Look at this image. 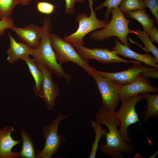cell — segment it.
Instances as JSON below:
<instances>
[{
  "mask_svg": "<svg viewBox=\"0 0 158 158\" xmlns=\"http://www.w3.org/2000/svg\"><path fill=\"white\" fill-rule=\"evenodd\" d=\"M95 121L100 124L106 126L109 129L105 135L106 143H101L99 145L100 151L106 155L113 158H123L124 154H131L135 149L134 145L124 141L120 135L117 127L120 123L113 114L100 106L97 112Z\"/></svg>",
  "mask_w": 158,
  "mask_h": 158,
  "instance_id": "6da1fadb",
  "label": "cell"
},
{
  "mask_svg": "<svg viewBox=\"0 0 158 158\" xmlns=\"http://www.w3.org/2000/svg\"><path fill=\"white\" fill-rule=\"evenodd\" d=\"M43 24V30L40 42L35 48L33 49L32 56L37 63L42 64L58 77L63 78L69 83L71 75L66 73L61 65L58 63L51 45L50 34L53 27L51 18L49 17L45 18Z\"/></svg>",
  "mask_w": 158,
  "mask_h": 158,
  "instance_id": "7a4b0ae2",
  "label": "cell"
},
{
  "mask_svg": "<svg viewBox=\"0 0 158 158\" xmlns=\"http://www.w3.org/2000/svg\"><path fill=\"white\" fill-rule=\"evenodd\" d=\"M110 13L112 15L110 21L102 29L91 32L90 37L96 41L102 42L110 37H116L122 44L130 48L131 46L128 42L127 36L130 33L136 35L137 33L129 28L131 20L125 18L119 6L112 8Z\"/></svg>",
  "mask_w": 158,
  "mask_h": 158,
  "instance_id": "3957f363",
  "label": "cell"
},
{
  "mask_svg": "<svg viewBox=\"0 0 158 158\" xmlns=\"http://www.w3.org/2000/svg\"><path fill=\"white\" fill-rule=\"evenodd\" d=\"M90 9L89 16L86 13H78L76 16V21L78 26L76 31L67 36L64 39L69 43L73 47L84 45L83 38L90 32L103 28L109 22L105 20L98 19L96 12L93 8V0H88Z\"/></svg>",
  "mask_w": 158,
  "mask_h": 158,
  "instance_id": "277c9868",
  "label": "cell"
},
{
  "mask_svg": "<svg viewBox=\"0 0 158 158\" xmlns=\"http://www.w3.org/2000/svg\"><path fill=\"white\" fill-rule=\"evenodd\" d=\"M75 115L59 113L49 124L42 128V134L45 141L44 146L41 150L35 152V158H52L54 154L58 152L61 143L67 142L64 137L58 134L59 124L61 121Z\"/></svg>",
  "mask_w": 158,
  "mask_h": 158,
  "instance_id": "5b68a950",
  "label": "cell"
},
{
  "mask_svg": "<svg viewBox=\"0 0 158 158\" xmlns=\"http://www.w3.org/2000/svg\"><path fill=\"white\" fill-rule=\"evenodd\" d=\"M50 38L56 60L59 65L68 62L75 63L92 77L94 73L93 68L90 66L89 61L83 58L69 43L58 35L51 33Z\"/></svg>",
  "mask_w": 158,
  "mask_h": 158,
  "instance_id": "8992f818",
  "label": "cell"
},
{
  "mask_svg": "<svg viewBox=\"0 0 158 158\" xmlns=\"http://www.w3.org/2000/svg\"><path fill=\"white\" fill-rule=\"evenodd\" d=\"M144 99L142 93H141L122 99L120 109L114 114L120 124L118 132L123 140L128 143L132 142L127 130L130 125L136 124L138 122L142 129L135 106L138 102Z\"/></svg>",
  "mask_w": 158,
  "mask_h": 158,
  "instance_id": "52a82bcc",
  "label": "cell"
},
{
  "mask_svg": "<svg viewBox=\"0 0 158 158\" xmlns=\"http://www.w3.org/2000/svg\"><path fill=\"white\" fill-rule=\"evenodd\" d=\"M94 71L92 77L99 92L102 102V106L105 110L114 114L121 100L118 91L121 85L112 79L102 77Z\"/></svg>",
  "mask_w": 158,
  "mask_h": 158,
  "instance_id": "ba28073f",
  "label": "cell"
},
{
  "mask_svg": "<svg viewBox=\"0 0 158 158\" xmlns=\"http://www.w3.org/2000/svg\"><path fill=\"white\" fill-rule=\"evenodd\" d=\"M77 52L84 59L89 61L95 59L103 63H131L134 64L141 62L136 60H128L121 58L108 48H87L84 45L75 47Z\"/></svg>",
  "mask_w": 158,
  "mask_h": 158,
  "instance_id": "9c48e42d",
  "label": "cell"
},
{
  "mask_svg": "<svg viewBox=\"0 0 158 158\" xmlns=\"http://www.w3.org/2000/svg\"><path fill=\"white\" fill-rule=\"evenodd\" d=\"M141 62L134 64L132 67L121 71L106 72L97 71L93 68L95 72L100 75L109 78L115 81L121 85L130 84L135 80L141 73L148 70L150 68Z\"/></svg>",
  "mask_w": 158,
  "mask_h": 158,
  "instance_id": "30bf717a",
  "label": "cell"
},
{
  "mask_svg": "<svg viewBox=\"0 0 158 158\" xmlns=\"http://www.w3.org/2000/svg\"><path fill=\"white\" fill-rule=\"evenodd\" d=\"M37 63L43 76L42 98L48 109L51 110L54 108L56 99L59 94V87L52 81V73L42 64Z\"/></svg>",
  "mask_w": 158,
  "mask_h": 158,
  "instance_id": "8fae6325",
  "label": "cell"
},
{
  "mask_svg": "<svg viewBox=\"0 0 158 158\" xmlns=\"http://www.w3.org/2000/svg\"><path fill=\"white\" fill-rule=\"evenodd\" d=\"M158 91L157 87L152 85L147 78L140 74L133 82L128 84L121 85L118 91L121 100L145 92L155 93Z\"/></svg>",
  "mask_w": 158,
  "mask_h": 158,
  "instance_id": "7c38bea8",
  "label": "cell"
},
{
  "mask_svg": "<svg viewBox=\"0 0 158 158\" xmlns=\"http://www.w3.org/2000/svg\"><path fill=\"white\" fill-rule=\"evenodd\" d=\"M11 29L18 36L21 42L32 49L39 45L42 34L43 27L31 23L23 28L14 26Z\"/></svg>",
  "mask_w": 158,
  "mask_h": 158,
  "instance_id": "4fadbf2b",
  "label": "cell"
},
{
  "mask_svg": "<svg viewBox=\"0 0 158 158\" xmlns=\"http://www.w3.org/2000/svg\"><path fill=\"white\" fill-rule=\"evenodd\" d=\"M15 130L14 127L11 125L6 126L3 129H0V158L20 157L19 152L12 151L14 146L21 142V140H15L12 137L11 134Z\"/></svg>",
  "mask_w": 158,
  "mask_h": 158,
  "instance_id": "5bb4252c",
  "label": "cell"
},
{
  "mask_svg": "<svg viewBox=\"0 0 158 158\" xmlns=\"http://www.w3.org/2000/svg\"><path fill=\"white\" fill-rule=\"evenodd\" d=\"M118 55L122 56L123 58H129L143 62L145 64L158 68V60L154 56L149 55L148 53L140 54L132 50L126 46L122 44L117 38L115 41V45L111 49Z\"/></svg>",
  "mask_w": 158,
  "mask_h": 158,
  "instance_id": "9a60e30c",
  "label": "cell"
},
{
  "mask_svg": "<svg viewBox=\"0 0 158 158\" xmlns=\"http://www.w3.org/2000/svg\"><path fill=\"white\" fill-rule=\"evenodd\" d=\"M8 33L10 46L6 52L8 62L13 63L18 60L21 59L24 57L32 56L33 49L22 42L17 41L8 30Z\"/></svg>",
  "mask_w": 158,
  "mask_h": 158,
  "instance_id": "2e32d148",
  "label": "cell"
},
{
  "mask_svg": "<svg viewBox=\"0 0 158 158\" xmlns=\"http://www.w3.org/2000/svg\"><path fill=\"white\" fill-rule=\"evenodd\" d=\"M27 64L29 71L35 81L33 91L36 95L42 98L43 97L42 87L43 76L42 71L37 63L29 56L23 57L21 59Z\"/></svg>",
  "mask_w": 158,
  "mask_h": 158,
  "instance_id": "e0dca14e",
  "label": "cell"
},
{
  "mask_svg": "<svg viewBox=\"0 0 158 158\" xmlns=\"http://www.w3.org/2000/svg\"><path fill=\"white\" fill-rule=\"evenodd\" d=\"M124 14L127 18L134 19L138 21L142 25L143 30L149 34L150 31L154 26L155 20L151 18L145 9H138Z\"/></svg>",
  "mask_w": 158,
  "mask_h": 158,
  "instance_id": "ac0fdd59",
  "label": "cell"
},
{
  "mask_svg": "<svg viewBox=\"0 0 158 158\" xmlns=\"http://www.w3.org/2000/svg\"><path fill=\"white\" fill-rule=\"evenodd\" d=\"M22 146L19 152L22 158H35L34 143L30 134L25 129H21Z\"/></svg>",
  "mask_w": 158,
  "mask_h": 158,
  "instance_id": "d6986e66",
  "label": "cell"
},
{
  "mask_svg": "<svg viewBox=\"0 0 158 158\" xmlns=\"http://www.w3.org/2000/svg\"><path fill=\"white\" fill-rule=\"evenodd\" d=\"M144 98L147 102V107L144 112L145 122L150 116L155 118H158V94L152 95L149 92L142 93Z\"/></svg>",
  "mask_w": 158,
  "mask_h": 158,
  "instance_id": "ffe728a7",
  "label": "cell"
},
{
  "mask_svg": "<svg viewBox=\"0 0 158 158\" xmlns=\"http://www.w3.org/2000/svg\"><path fill=\"white\" fill-rule=\"evenodd\" d=\"M91 127L94 129L93 133H95V139L92 145L91 150L89 153V158H95L97 151L99 147L98 145L99 140L103 135H105L107 132V129H102V124L96 123L95 120L91 121Z\"/></svg>",
  "mask_w": 158,
  "mask_h": 158,
  "instance_id": "44dd1931",
  "label": "cell"
},
{
  "mask_svg": "<svg viewBox=\"0 0 158 158\" xmlns=\"http://www.w3.org/2000/svg\"><path fill=\"white\" fill-rule=\"evenodd\" d=\"M134 30L137 33L135 35L143 43L144 47L142 48L146 53H148L150 51L151 52L158 60V49L150 40L149 34L139 29H135Z\"/></svg>",
  "mask_w": 158,
  "mask_h": 158,
  "instance_id": "7402d4cb",
  "label": "cell"
},
{
  "mask_svg": "<svg viewBox=\"0 0 158 158\" xmlns=\"http://www.w3.org/2000/svg\"><path fill=\"white\" fill-rule=\"evenodd\" d=\"M119 7L124 14L138 9H145L147 8L142 0H123Z\"/></svg>",
  "mask_w": 158,
  "mask_h": 158,
  "instance_id": "603a6c76",
  "label": "cell"
},
{
  "mask_svg": "<svg viewBox=\"0 0 158 158\" xmlns=\"http://www.w3.org/2000/svg\"><path fill=\"white\" fill-rule=\"evenodd\" d=\"M18 0H0V20L11 17Z\"/></svg>",
  "mask_w": 158,
  "mask_h": 158,
  "instance_id": "cb8c5ba5",
  "label": "cell"
},
{
  "mask_svg": "<svg viewBox=\"0 0 158 158\" xmlns=\"http://www.w3.org/2000/svg\"><path fill=\"white\" fill-rule=\"evenodd\" d=\"M123 0H105L100 5L95 8V10L102 9L104 7L107 8L104 15L105 20L109 22V18L111 9L116 7L119 6Z\"/></svg>",
  "mask_w": 158,
  "mask_h": 158,
  "instance_id": "d4e9b609",
  "label": "cell"
},
{
  "mask_svg": "<svg viewBox=\"0 0 158 158\" xmlns=\"http://www.w3.org/2000/svg\"><path fill=\"white\" fill-rule=\"evenodd\" d=\"M56 6L49 2L40 1L36 5V8L40 13L47 15H50L54 11Z\"/></svg>",
  "mask_w": 158,
  "mask_h": 158,
  "instance_id": "484cf974",
  "label": "cell"
},
{
  "mask_svg": "<svg viewBox=\"0 0 158 158\" xmlns=\"http://www.w3.org/2000/svg\"><path fill=\"white\" fill-rule=\"evenodd\" d=\"M147 8H149L155 17V20L158 24V0H142Z\"/></svg>",
  "mask_w": 158,
  "mask_h": 158,
  "instance_id": "4316f807",
  "label": "cell"
},
{
  "mask_svg": "<svg viewBox=\"0 0 158 158\" xmlns=\"http://www.w3.org/2000/svg\"><path fill=\"white\" fill-rule=\"evenodd\" d=\"M15 26L14 20L11 17L0 20V37L4 34L6 29H11Z\"/></svg>",
  "mask_w": 158,
  "mask_h": 158,
  "instance_id": "83f0119b",
  "label": "cell"
},
{
  "mask_svg": "<svg viewBox=\"0 0 158 158\" xmlns=\"http://www.w3.org/2000/svg\"><path fill=\"white\" fill-rule=\"evenodd\" d=\"M65 2V13L71 14L74 12V6L76 3H82L85 0H64Z\"/></svg>",
  "mask_w": 158,
  "mask_h": 158,
  "instance_id": "f1b7e54d",
  "label": "cell"
},
{
  "mask_svg": "<svg viewBox=\"0 0 158 158\" xmlns=\"http://www.w3.org/2000/svg\"><path fill=\"white\" fill-rule=\"evenodd\" d=\"M158 68H150L146 71L140 73L142 76L148 78L151 77L157 78H158Z\"/></svg>",
  "mask_w": 158,
  "mask_h": 158,
  "instance_id": "f546056e",
  "label": "cell"
},
{
  "mask_svg": "<svg viewBox=\"0 0 158 158\" xmlns=\"http://www.w3.org/2000/svg\"><path fill=\"white\" fill-rule=\"evenodd\" d=\"M150 38L152 42H156L158 43V30L156 23L151 29L149 32Z\"/></svg>",
  "mask_w": 158,
  "mask_h": 158,
  "instance_id": "4dcf8cb0",
  "label": "cell"
},
{
  "mask_svg": "<svg viewBox=\"0 0 158 158\" xmlns=\"http://www.w3.org/2000/svg\"><path fill=\"white\" fill-rule=\"evenodd\" d=\"M32 0H18L19 4L25 6L29 4Z\"/></svg>",
  "mask_w": 158,
  "mask_h": 158,
  "instance_id": "1f68e13d",
  "label": "cell"
}]
</instances>
